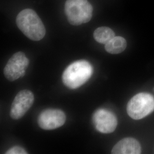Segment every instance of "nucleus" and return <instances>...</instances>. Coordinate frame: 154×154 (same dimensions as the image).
I'll return each mask as SVG.
<instances>
[{
    "label": "nucleus",
    "mask_w": 154,
    "mask_h": 154,
    "mask_svg": "<svg viewBox=\"0 0 154 154\" xmlns=\"http://www.w3.org/2000/svg\"><path fill=\"white\" fill-rule=\"evenodd\" d=\"M93 68L88 61H77L66 67L62 74V82L70 89L79 88L90 78Z\"/></svg>",
    "instance_id": "obj_2"
},
{
    "label": "nucleus",
    "mask_w": 154,
    "mask_h": 154,
    "mask_svg": "<svg viewBox=\"0 0 154 154\" xmlns=\"http://www.w3.org/2000/svg\"><path fill=\"white\" fill-rule=\"evenodd\" d=\"M111 153L113 154H139L141 153V146L138 140L134 138H124L114 146Z\"/></svg>",
    "instance_id": "obj_9"
},
{
    "label": "nucleus",
    "mask_w": 154,
    "mask_h": 154,
    "mask_svg": "<svg viewBox=\"0 0 154 154\" xmlns=\"http://www.w3.org/2000/svg\"><path fill=\"white\" fill-rule=\"evenodd\" d=\"M34 100L33 93L23 90L17 94L11 104V116L14 119L21 118L30 109Z\"/></svg>",
    "instance_id": "obj_8"
},
{
    "label": "nucleus",
    "mask_w": 154,
    "mask_h": 154,
    "mask_svg": "<svg viewBox=\"0 0 154 154\" xmlns=\"http://www.w3.org/2000/svg\"><path fill=\"white\" fill-rule=\"evenodd\" d=\"M154 111V96L146 93H139L134 96L127 106L128 115L135 120L143 119Z\"/></svg>",
    "instance_id": "obj_4"
},
{
    "label": "nucleus",
    "mask_w": 154,
    "mask_h": 154,
    "mask_svg": "<svg viewBox=\"0 0 154 154\" xmlns=\"http://www.w3.org/2000/svg\"><path fill=\"white\" fill-rule=\"evenodd\" d=\"M93 36L97 42L105 45L115 37V33L110 28L102 26L95 29Z\"/></svg>",
    "instance_id": "obj_11"
},
{
    "label": "nucleus",
    "mask_w": 154,
    "mask_h": 154,
    "mask_svg": "<svg viewBox=\"0 0 154 154\" xmlns=\"http://www.w3.org/2000/svg\"><path fill=\"white\" fill-rule=\"evenodd\" d=\"M6 154H27L26 151L22 147L14 146L7 150Z\"/></svg>",
    "instance_id": "obj_12"
},
{
    "label": "nucleus",
    "mask_w": 154,
    "mask_h": 154,
    "mask_svg": "<svg viewBox=\"0 0 154 154\" xmlns=\"http://www.w3.org/2000/svg\"><path fill=\"white\" fill-rule=\"evenodd\" d=\"M18 28L28 38L38 41L46 34L44 25L36 12L31 9H25L20 12L16 18Z\"/></svg>",
    "instance_id": "obj_1"
},
{
    "label": "nucleus",
    "mask_w": 154,
    "mask_h": 154,
    "mask_svg": "<svg viewBox=\"0 0 154 154\" xmlns=\"http://www.w3.org/2000/svg\"><path fill=\"white\" fill-rule=\"evenodd\" d=\"M65 11L68 22L72 25L78 26L91 20L93 8L88 0H67Z\"/></svg>",
    "instance_id": "obj_3"
},
{
    "label": "nucleus",
    "mask_w": 154,
    "mask_h": 154,
    "mask_svg": "<svg viewBox=\"0 0 154 154\" xmlns=\"http://www.w3.org/2000/svg\"><path fill=\"white\" fill-rule=\"evenodd\" d=\"M66 117L63 111L59 109H49L42 111L38 117L39 126L45 130H54L62 126Z\"/></svg>",
    "instance_id": "obj_6"
},
{
    "label": "nucleus",
    "mask_w": 154,
    "mask_h": 154,
    "mask_svg": "<svg viewBox=\"0 0 154 154\" xmlns=\"http://www.w3.org/2000/svg\"><path fill=\"white\" fill-rule=\"evenodd\" d=\"M93 122L97 130L103 134L114 132L118 124L116 115L105 109H98L94 113Z\"/></svg>",
    "instance_id": "obj_7"
},
{
    "label": "nucleus",
    "mask_w": 154,
    "mask_h": 154,
    "mask_svg": "<svg viewBox=\"0 0 154 154\" xmlns=\"http://www.w3.org/2000/svg\"><path fill=\"white\" fill-rule=\"evenodd\" d=\"M127 47L126 40L121 36H116L111 39L105 44V50L112 54L121 53Z\"/></svg>",
    "instance_id": "obj_10"
},
{
    "label": "nucleus",
    "mask_w": 154,
    "mask_h": 154,
    "mask_svg": "<svg viewBox=\"0 0 154 154\" xmlns=\"http://www.w3.org/2000/svg\"><path fill=\"white\" fill-rule=\"evenodd\" d=\"M29 63V59L25 54L21 51L17 52L13 55L6 65L4 70L5 77L11 82L23 77Z\"/></svg>",
    "instance_id": "obj_5"
}]
</instances>
